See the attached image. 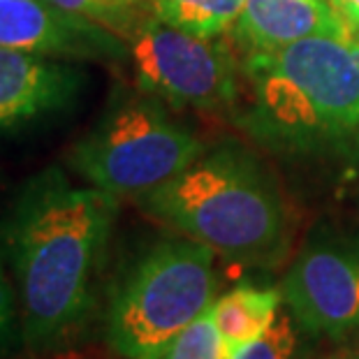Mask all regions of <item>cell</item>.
Wrapping results in <instances>:
<instances>
[{
    "mask_svg": "<svg viewBox=\"0 0 359 359\" xmlns=\"http://www.w3.org/2000/svg\"><path fill=\"white\" fill-rule=\"evenodd\" d=\"M116 202L95 186H74L60 167L35 174L21 188L7 218V248L30 348L58 346L83 323Z\"/></svg>",
    "mask_w": 359,
    "mask_h": 359,
    "instance_id": "obj_1",
    "label": "cell"
},
{
    "mask_svg": "<svg viewBox=\"0 0 359 359\" xmlns=\"http://www.w3.org/2000/svg\"><path fill=\"white\" fill-rule=\"evenodd\" d=\"M151 218L243 266H276L290 250V213L276 179L255 154L225 140L179 177L140 197Z\"/></svg>",
    "mask_w": 359,
    "mask_h": 359,
    "instance_id": "obj_2",
    "label": "cell"
},
{
    "mask_svg": "<svg viewBox=\"0 0 359 359\" xmlns=\"http://www.w3.org/2000/svg\"><path fill=\"white\" fill-rule=\"evenodd\" d=\"M253 100L243 128L280 156H311L359 140V37L313 35L248 53Z\"/></svg>",
    "mask_w": 359,
    "mask_h": 359,
    "instance_id": "obj_3",
    "label": "cell"
},
{
    "mask_svg": "<svg viewBox=\"0 0 359 359\" xmlns=\"http://www.w3.org/2000/svg\"><path fill=\"white\" fill-rule=\"evenodd\" d=\"M216 253L188 236H167L130 266L111 292L104 339L123 359H160L216 302Z\"/></svg>",
    "mask_w": 359,
    "mask_h": 359,
    "instance_id": "obj_4",
    "label": "cell"
},
{
    "mask_svg": "<svg viewBox=\"0 0 359 359\" xmlns=\"http://www.w3.org/2000/svg\"><path fill=\"white\" fill-rule=\"evenodd\" d=\"M186 123L144 93L114 102L88 135L74 144L67 163L88 186L114 197H144L179 177L204 154Z\"/></svg>",
    "mask_w": 359,
    "mask_h": 359,
    "instance_id": "obj_5",
    "label": "cell"
},
{
    "mask_svg": "<svg viewBox=\"0 0 359 359\" xmlns=\"http://www.w3.org/2000/svg\"><path fill=\"white\" fill-rule=\"evenodd\" d=\"M128 53L140 88L167 104L211 111L239 93V70L218 37L186 33L154 14L130 33Z\"/></svg>",
    "mask_w": 359,
    "mask_h": 359,
    "instance_id": "obj_6",
    "label": "cell"
},
{
    "mask_svg": "<svg viewBox=\"0 0 359 359\" xmlns=\"http://www.w3.org/2000/svg\"><path fill=\"white\" fill-rule=\"evenodd\" d=\"M283 304L309 336L341 341L359 332V234L316 227L283 278Z\"/></svg>",
    "mask_w": 359,
    "mask_h": 359,
    "instance_id": "obj_7",
    "label": "cell"
},
{
    "mask_svg": "<svg viewBox=\"0 0 359 359\" xmlns=\"http://www.w3.org/2000/svg\"><path fill=\"white\" fill-rule=\"evenodd\" d=\"M0 49L81 60L123 56L114 30L58 10L49 0H0Z\"/></svg>",
    "mask_w": 359,
    "mask_h": 359,
    "instance_id": "obj_8",
    "label": "cell"
},
{
    "mask_svg": "<svg viewBox=\"0 0 359 359\" xmlns=\"http://www.w3.org/2000/svg\"><path fill=\"white\" fill-rule=\"evenodd\" d=\"M83 74L49 56L0 49V130L65 109L81 93Z\"/></svg>",
    "mask_w": 359,
    "mask_h": 359,
    "instance_id": "obj_9",
    "label": "cell"
},
{
    "mask_svg": "<svg viewBox=\"0 0 359 359\" xmlns=\"http://www.w3.org/2000/svg\"><path fill=\"white\" fill-rule=\"evenodd\" d=\"M348 33L330 0H246L236 21V40L246 53H271L304 37Z\"/></svg>",
    "mask_w": 359,
    "mask_h": 359,
    "instance_id": "obj_10",
    "label": "cell"
},
{
    "mask_svg": "<svg viewBox=\"0 0 359 359\" xmlns=\"http://www.w3.org/2000/svg\"><path fill=\"white\" fill-rule=\"evenodd\" d=\"M283 309V292L276 287H257L250 283L232 287L211 304L213 320L230 357L243 346L257 341Z\"/></svg>",
    "mask_w": 359,
    "mask_h": 359,
    "instance_id": "obj_11",
    "label": "cell"
},
{
    "mask_svg": "<svg viewBox=\"0 0 359 359\" xmlns=\"http://www.w3.org/2000/svg\"><path fill=\"white\" fill-rule=\"evenodd\" d=\"M151 14L186 33L218 37L239 21L246 0H149Z\"/></svg>",
    "mask_w": 359,
    "mask_h": 359,
    "instance_id": "obj_12",
    "label": "cell"
},
{
    "mask_svg": "<svg viewBox=\"0 0 359 359\" xmlns=\"http://www.w3.org/2000/svg\"><path fill=\"white\" fill-rule=\"evenodd\" d=\"M304 332L287 309H280L276 320L257 341L243 346L230 359H306Z\"/></svg>",
    "mask_w": 359,
    "mask_h": 359,
    "instance_id": "obj_13",
    "label": "cell"
},
{
    "mask_svg": "<svg viewBox=\"0 0 359 359\" xmlns=\"http://www.w3.org/2000/svg\"><path fill=\"white\" fill-rule=\"evenodd\" d=\"M49 3L67 14L109 28L116 35H130L140 26L137 12L144 0H49Z\"/></svg>",
    "mask_w": 359,
    "mask_h": 359,
    "instance_id": "obj_14",
    "label": "cell"
},
{
    "mask_svg": "<svg viewBox=\"0 0 359 359\" xmlns=\"http://www.w3.org/2000/svg\"><path fill=\"white\" fill-rule=\"evenodd\" d=\"M160 359H230L211 306L172 341Z\"/></svg>",
    "mask_w": 359,
    "mask_h": 359,
    "instance_id": "obj_15",
    "label": "cell"
},
{
    "mask_svg": "<svg viewBox=\"0 0 359 359\" xmlns=\"http://www.w3.org/2000/svg\"><path fill=\"white\" fill-rule=\"evenodd\" d=\"M334 10L339 12L343 24L355 37H359V0H330Z\"/></svg>",
    "mask_w": 359,
    "mask_h": 359,
    "instance_id": "obj_16",
    "label": "cell"
},
{
    "mask_svg": "<svg viewBox=\"0 0 359 359\" xmlns=\"http://www.w3.org/2000/svg\"><path fill=\"white\" fill-rule=\"evenodd\" d=\"M12 318H14L12 297H10V290H7L3 276H0V341H3L5 336H10Z\"/></svg>",
    "mask_w": 359,
    "mask_h": 359,
    "instance_id": "obj_17",
    "label": "cell"
},
{
    "mask_svg": "<svg viewBox=\"0 0 359 359\" xmlns=\"http://www.w3.org/2000/svg\"><path fill=\"white\" fill-rule=\"evenodd\" d=\"M330 359H359V350H350V353H343V355H336Z\"/></svg>",
    "mask_w": 359,
    "mask_h": 359,
    "instance_id": "obj_18",
    "label": "cell"
}]
</instances>
